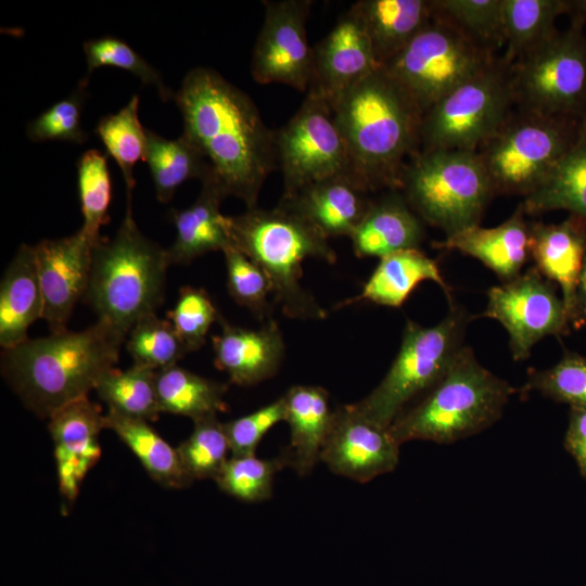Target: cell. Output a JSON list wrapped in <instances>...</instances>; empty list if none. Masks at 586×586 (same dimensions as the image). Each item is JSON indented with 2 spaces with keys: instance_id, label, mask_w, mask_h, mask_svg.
I'll return each mask as SVG.
<instances>
[{
  "instance_id": "6da1fadb",
  "label": "cell",
  "mask_w": 586,
  "mask_h": 586,
  "mask_svg": "<svg viewBox=\"0 0 586 586\" xmlns=\"http://www.w3.org/2000/svg\"><path fill=\"white\" fill-rule=\"evenodd\" d=\"M186 133L202 151L225 198L255 207L262 187L278 167L276 131L253 100L208 67H194L175 93Z\"/></svg>"
},
{
  "instance_id": "7a4b0ae2",
  "label": "cell",
  "mask_w": 586,
  "mask_h": 586,
  "mask_svg": "<svg viewBox=\"0 0 586 586\" xmlns=\"http://www.w3.org/2000/svg\"><path fill=\"white\" fill-rule=\"evenodd\" d=\"M126 339L97 320L81 331L28 339L3 349L1 372L23 404L40 418L87 397L118 361Z\"/></svg>"
},
{
  "instance_id": "3957f363",
  "label": "cell",
  "mask_w": 586,
  "mask_h": 586,
  "mask_svg": "<svg viewBox=\"0 0 586 586\" xmlns=\"http://www.w3.org/2000/svg\"><path fill=\"white\" fill-rule=\"evenodd\" d=\"M352 175L369 191L399 190L409 158L420 149L422 113L405 90L379 68L333 105Z\"/></svg>"
},
{
  "instance_id": "277c9868",
  "label": "cell",
  "mask_w": 586,
  "mask_h": 586,
  "mask_svg": "<svg viewBox=\"0 0 586 586\" xmlns=\"http://www.w3.org/2000/svg\"><path fill=\"white\" fill-rule=\"evenodd\" d=\"M231 246L253 259L268 276L275 303L293 319L322 320L327 311L302 285L303 263L315 258L334 264L336 253L307 219L278 204L227 216Z\"/></svg>"
},
{
  "instance_id": "5b68a950",
  "label": "cell",
  "mask_w": 586,
  "mask_h": 586,
  "mask_svg": "<svg viewBox=\"0 0 586 586\" xmlns=\"http://www.w3.org/2000/svg\"><path fill=\"white\" fill-rule=\"evenodd\" d=\"M170 262L167 250L148 239L138 228L132 211L113 238H101L93 246L85 301L125 339L143 317L155 314L165 297Z\"/></svg>"
},
{
  "instance_id": "8992f818",
  "label": "cell",
  "mask_w": 586,
  "mask_h": 586,
  "mask_svg": "<svg viewBox=\"0 0 586 586\" xmlns=\"http://www.w3.org/2000/svg\"><path fill=\"white\" fill-rule=\"evenodd\" d=\"M518 392L483 367L472 348L463 345L444 377L406 408L388 430L399 445L415 440L451 444L493 425Z\"/></svg>"
},
{
  "instance_id": "52a82bcc",
  "label": "cell",
  "mask_w": 586,
  "mask_h": 586,
  "mask_svg": "<svg viewBox=\"0 0 586 586\" xmlns=\"http://www.w3.org/2000/svg\"><path fill=\"white\" fill-rule=\"evenodd\" d=\"M399 191L412 211L446 237L480 225L495 196L476 153L419 150L404 167Z\"/></svg>"
},
{
  "instance_id": "ba28073f",
  "label": "cell",
  "mask_w": 586,
  "mask_h": 586,
  "mask_svg": "<svg viewBox=\"0 0 586 586\" xmlns=\"http://www.w3.org/2000/svg\"><path fill=\"white\" fill-rule=\"evenodd\" d=\"M585 118L514 106L476 150L494 194L525 198L534 192L572 148Z\"/></svg>"
},
{
  "instance_id": "9c48e42d",
  "label": "cell",
  "mask_w": 586,
  "mask_h": 586,
  "mask_svg": "<svg viewBox=\"0 0 586 586\" xmlns=\"http://www.w3.org/2000/svg\"><path fill=\"white\" fill-rule=\"evenodd\" d=\"M472 316L450 303L437 324L423 327L407 319L399 351L381 382L357 408L375 423L390 428L416 399L432 388L447 372L458 352Z\"/></svg>"
},
{
  "instance_id": "30bf717a",
  "label": "cell",
  "mask_w": 586,
  "mask_h": 586,
  "mask_svg": "<svg viewBox=\"0 0 586 586\" xmlns=\"http://www.w3.org/2000/svg\"><path fill=\"white\" fill-rule=\"evenodd\" d=\"M514 106L511 67L498 56L422 115L419 150L476 151Z\"/></svg>"
},
{
  "instance_id": "8fae6325",
  "label": "cell",
  "mask_w": 586,
  "mask_h": 586,
  "mask_svg": "<svg viewBox=\"0 0 586 586\" xmlns=\"http://www.w3.org/2000/svg\"><path fill=\"white\" fill-rule=\"evenodd\" d=\"M498 56L432 16L412 41L382 67L411 98L422 115L451 90Z\"/></svg>"
},
{
  "instance_id": "7c38bea8",
  "label": "cell",
  "mask_w": 586,
  "mask_h": 586,
  "mask_svg": "<svg viewBox=\"0 0 586 586\" xmlns=\"http://www.w3.org/2000/svg\"><path fill=\"white\" fill-rule=\"evenodd\" d=\"M570 26L511 67L517 107L546 115L586 117V36Z\"/></svg>"
},
{
  "instance_id": "4fadbf2b",
  "label": "cell",
  "mask_w": 586,
  "mask_h": 586,
  "mask_svg": "<svg viewBox=\"0 0 586 586\" xmlns=\"http://www.w3.org/2000/svg\"><path fill=\"white\" fill-rule=\"evenodd\" d=\"M283 198L332 176L352 174L347 145L332 105L308 90L297 112L276 131Z\"/></svg>"
},
{
  "instance_id": "5bb4252c",
  "label": "cell",
  "mask_w": 586,
  "mask_h": 586,
  "mask_svg": "<svg viewBox=\"0 0 586 586\" xmlns=\"http://www.w3.org/2000/svg\"><path fill=\"white\" fill-rule=\"evenodd\" d=\"M483 316L499 321L509 334L512 358L523 361L548 335H565L571 324L562 298L536 267L511 281L492 286Z\"/></svg>"
},
{
  "instance_id": "9a60e30c",
  "label": "cell",
  "mask_w": 586,
  "mask_h": 586,
  "mask_svg": "<svg viewBox=\"0 0 586 586\" xmlns=\"http://www.w3.org/2000/svg\"><path fill=\"white\" fill-rule=\"evenodd\" d=\"M263 3L265 18L252 54V76L258 84H283L307 92L314 73V50L306 36L313 1Z\"/></svg>"
},
{
  "instance_id": "2e32d148",
  "label": "cell",
  "mask_w": 586,
  "mask_h": 586,
  "mask_svg": "<svg viewBox=\"0 0 586 586\" xmlns=\"http://www.w3.org/2000/svg\"><path fill=\"white\" fill-rule=\"evenodd\" d=\"M399 446L388 428L372 421L354 403L333 410L320 460L337 475L367 483L397 467Z\"/></svg>"
},
{
  "instance_id": "e0dca14e",
  "label": "cell",
  "mask_w": 586,
  "mask_h": 586,
  "mask_svg": "<svg viewBox=\"0 0 586 586\" xmlns=\"http://www.w3.org/2000/svg\"><path fill=\"white\" fill-rule=\"evenodd\" d=\"M93 244L81 230L34 245L43 298V315L51 333L63 332L76 304L88 289Z\"/></svg>"
},
{
  "instance_id": "ac0fdd59",
  "label": "cell",
  "mask_w": 586,
  "mask_h": 586,
  "mask_svg": "<svg viewBox=\"0 0 586 586\" xmlns=\"http://www.w3.org/2000/svg\"><path fill=\"white\" fill-rule=\"evenodd\" d=\"M313 50L309 90L321 94L332 107L347 90L380 68L365 23L353 5Z\"/></svg>"
},
{
  "instance_id": "d6986e66",
  "label": "cell",
  "mask_w": 586,
  "mask_h": 586,
  "mask_svg": "<svg viewBox=\"0 0 586 586\" xmlns=\"http://www.w3.org/2000/svg\"><path fill=\"white\" fill-rule=\"evenodd\" d=\"M54 443L59 489L73 502L88 471L99 461V434L104 428L101 408L88 396L74 400L49 418Z\"/></svg>"
},
{
  "instance_id": "ffe728a7",
  "label": "cell",
  "mask_w": 586,
  "mask_h": 586,
  "mask_svg": "<svg viewBox=\"0 0 586 586\" xmlns=\"http://www.w3.org/2000/svg\"><path fill=\"white\" fill-rule=\"evenodd\" d=\"M220 333L212 337L215 366L241 386L270 379L279 370L285 353L282 332L270 318L262 328L246 329L219 315Z\"/></svg>"
},
{
  "instance_id": "44dd1931",
  "label": "cell",
  "mask_w": 586,
  "mask_h": 586,
  "mask_svg": "<svg viewBox=\"0 0 586 586\" xmlns=\"http://www.w3.org/2000/svg\"><path fill=\"white\" fill-rule=\"evenodd\" d=\"M368 194L352 174H341L282 196L280 204L303 216L327 239L349 238L373 202Z\"/></svg>"
},
{
  "instance_id": "7402d4cb",
  "label": "cell",
  "mask_w": 586,
  "mask_h": 586,
  "mask_svg": "<svg viewBox=\"0 0 586 586\" xmlns=\"http://www.w3.org/2000/svg\"><path fill=\"white\" fill-rule=\"evenodd\" d=\"M530 227V257L538 271L562 292L569 320L586 252V219L570 214L559 224L536 221Z\"/></svg>"
},
{
  "instance_id": "603a6c76",
  "label": "cell",
  "mask_w": 586,
  "mask_h": 586,
  "mask_svg": "<svg viewBox=\"0 0 586 586\" xmlns=\"http://www.w3.org/2000/svg\"><path fill=\"white\" fill-rule=\"evenodd\" d=\"M524 215L519 204L512 216L497 227L473 226L432 245L479 259L505 283L517 278L530 258V227Z\"/></svg>"
},
{
  "instance_id": "cb8c5ba5",
  "label": "cell",
  "mask_w": 586,
  "mask_h": 586,
  "mask_svg": "<svg viewBox=\"0 0 586 586\" xmlns=\"http://www.w3.org/2000/svg\"><path fill=\"white\" fill-rule=\"evenodd\" d=\"M425 235L423 221L399 190H387L373 200L366 216L349 237L359 258L379 257L419 249Z\"/></svg>"
},
{
  "instance_id": "d4e9b609",
  "label": "cell",
  "mask_w": 586,
  "mask_h": 586,
  "mask_svg": "<svg viewBox=\"0 0 586 586\" xmlns=\"http://www.w3.org/2000/svg\"><path fill=\"white\" fill-rule=\"evenodd\" d=\"M285 405V422L290 428V443L279 454L286 468L301 476L311 472L320 460L333 410L329 393L318 385H294L282 396Z\"/></svg>"
},
{
  "instance_id": "484cf974",
  "label": "cell",
  "mask_w": 586,
  "mask_h": 586,
  "mask_svg": "<svg viewBox=\"0 0 586 586\" xmlns=\"http://www.w3.org/2000/svg\"><path fill=\"white\" fill-rule=\"evenodd\" d=\"M224 199L211 175L202 181V190L193 204L171 212L176 238L167 249L170 265H187L208 252H222L231 246L227 216L220 212Z\"/></svg>"
},
{
  "instance_id": "4316f807",
  "label": "cell",
  "mask_w": 586,
  "mask_h": 586,
  "mask_svg": "<svg viewBox=\"0 0 586 586\" xmlns=\"http://www.w3.org/2000/svg\"><path fill=\"white\" fill-rule=\"evenodd\" d=\"M43 315L34 246L22 244L0 284V345L13 348L28 340V328Z\"/></svg>"
},
{
  "instance_id": "83f0119b",
  "label": "cell",
  "mask_w": 586,
  "mask_h": 586,
  "mask_svg": "<svg viewBox=\"0 0 586 586\" xmlns=\"http://www.w3.org/2000/svg\"><path fill=\"white\" fill-rule=\"evenodd\" d=\"M425 280L438 284L449 304L453 303L451 291L435 260L419 249L395 252L380 258L361 292L341 302L337 307L364 301L382 306L400 307L416 286Z\"/></svg>"
},
{
  "instance_id": "f1b7e54d",
  "label": "cell",
  "mask_w": 586,
  "mask_h": 586,
  "mask_svg": "<svg viewBox=\"0 0 586 586\" xmlns=\"http://www.w3.org/2000/svg\"><path fill=\"white\" fill-rule=\"evenodd\" d=\"M361 16L380 68L403 51L432 20L428 0H360Z\"/></svg>"
},
{
  "instance_id": "f546056e",
  "label": "cell",
  "mask_w": 586,
  "mask_h": 586,
  "mask_svg": "<svg viewBox=\"0 0 586 586\" xmlns=\"http://www.w3.org/2000/svg\"><path fill=\"white\" fill-rule=\"evenodd\" d=\"M104 428L112 430L130 448L149 475L160 485L182 488L193 482L177 448L170 446L149 421L109 409L104 415Z\"/></svg>"
},
{
  "instance_id": "4dcf8cb0",
  "label": "cell",
  "mask_w": 586,
  "mask_h": 586,
  "mask_svg": "<svg viewBox=\"0 0 586 586\" xmlns=\"http://www.w3.org/2000/svg\"><path fill=\"white\" fill-rule=\"evenodd\" d=\"M520 204L525 215L566 209L586 219V118L572 148Z\"/></svg>"
},
{
  "instance_id": "1f68e13d",
  "label": "cell",
  "mask_w": 586,
  "mask_h": 586,
  "mask_svg": "<svg viewBox=\"0 0 586 586\" xmlns=\"http://www.w3.org/2000/svg\"><path fill=\"white\" fill-rule=\"evenodd\" d=\"M144 162L150 168L155 195L161 203L170 202L183 182L190 179L203 181L213 171L202 151L186 133L169 140L146 129Z\"/></svg>"
},
{
  "instance_id": "d6a6232c",
  "label": "cell",
  "mask_w": 586,
  "mask_h": 586,
  "mask_svg": "<svg viewBox=\"0 0 586 586\" xmlns=\"http://www.w3.org/2000/svg\"><path fill=\"white\" fill-rule=\"evenodd\" d=\"M227 384L201 377L178 365L156 371L161 412L191 418L193 421L226 411Z\"/></svg>"
},
{
  "instance_id": "836d02e7",
  "label": "cell",
  "mask_w": 586,
  "mask_h": 586,
  "mask_svg": "<svg viewBox=\"0 0 586 586\" xmlns=\"http://www.w3.org/2000/svg\"><path fill=\"white\" fill-rule=\"evenodd\" d=\"M566 11V0H504V62L512 65L553 37L556 20Z\"/></svg>"
},
{
  "instance_id": "e575fe53",
  "label": "cell",
  "mask_w": 586,
  "mask_h": 586,
  "mask_svg": "<svg viewBox=\"0 0 586 586\" xmlns=\"http://www.w3.org/2000/svg\"><path fill=\"white\" fill-rule=\"evenodd\" d=\"M94 133L103 143L106 155L119 166L126 184V209H132L133 168L139 161H145L146 153V129L139 119V95L133 94L117 113L103 116Z\"/></svg>"
},
{
  "instance_id": "d590c367",
  "label": "cell",
  "mask_w": 586,
  "mask_h": 586,
  "mask_svg": "<svg viewBox=\"0 0 586 586\" xmlns=\"http://www.w3.org/2000/svg\"><path fill=\"white\" fill-rule=\"evenodd\" d=\"M430 5L432 16L450 24L482 49L496 54L505 47L504 0H431Z\"/></svg>"
},
{
  "instance_id": "8d00e7d4",
  "label": "cell",
  "mask_w": 586,
  "mask_h": 586,
  "mask_svg": "<svg viewBox=\"0 0 586 586\" xmlns=\"http://www.w3.org/2000/svg\"><path fill=\"white\" fill-rule=\"evenodd\" d=\"M98 396L114 410L127 417L153 421L161 413L156 370L132 365L126 370L111 369L95 387Z\"/></svg>"
},
{
  "instance_id": "74e56055",
  "label": "cell",
  "mask_w": 586,
  "mask_h": 586,
  "mask_svg": "<svg viewBox=\"0 0 586 586\" xmlns=\"http://www.w3.org/2000/svg\"><path fill=\"white\" fill-rule=\"evenodd\" d=\"M77 187L84 224L81 231L94 245L102 237L100 229L110 221L112 179L106 155L87 150L77 161Z\"/></svg>"
},
{
  "instance_id": "f35d334b",
  "label": "cell",
  "mask_w": 586,
  "mask_h": 586,
  "mask_svg": "<svg viewBox=\"0 0 586 586\" xmlns=\"http://www.w3.org/2000/svg\"><path fill=\"white\" fill-rule=\"evenodd\" d=\"M125 342L135 365L156 371L177 365L189 353L170 321L156 314L140 319Z\"/></svg>"
},
{
  "instance_id": "ab89813d",
  "label": "cell",
  "mask_w": 586,
  "mask_h": 586,
  "mask_svg": "<svg viewBox=\"0 0 586 586\" xmlns=\"http://www.w3.org/2000/svg\"><path fill=\"white\" fill-rule=\"evenodd\" d=\"M190 436L178 447L181 462L194 480L215 479L227 462L230 451L224 423L217 416H209L193 421Z\"/></svg>"
},
{
  "instance_id": "60d3db41",
  "label": "cell",
  "mask_w": 586,
  "mask_h": 586,
  "mask_svg": "<svg viewBox=\"0 0 586 586\" xmlns=\"http://www.w3.org/2000/svg\"><path fill=\"white\" fill-rule=\"evenodd\" d=\"M286 468L278 455L271 459L250 456H231L215 479L220 491L246 502L267 500L272 496L273 479Z\"/></svg>"
},
{
  "instance_id": "b9f144b4",
  "label": "cell",
  "mask_w": 586,
  "mask_h": 586,
  "mask_svg": "<svg viewBox=\"0 0 586 586\" xmlns=\"http://www.w3.org/2000/svg\"><path fill=\"white\" fill-rule=\"evenodd\" d=\"M533 391L552 400L565 403L571 408L586 410V357L565 352L548 369H530L526 382L519 392L525 395Z\"/></svg>"
},
{
  "instance_id": "7bdbcfd3",
  "label": "cell",
  "mask_w": 586,
  "mask_h": 586,
  "mask_svg": "<svg viewBox=\"0 0 586 586\" xmlns=\"http://www.w3.org/2000/svg\"><path fill=\"white\" fill-rule=\"evenodd\" d=\"M222 253L227 270V288L233 301L249 309L259 320L272 318L268 301L269 294H272V286L266 272L234 246H228Z\"/></svg>"
},
{
  "instance_id": "ee69618b",
  "label": "cell",
  "mask_w": 586,
  "mask_h": 586,
  "mask_svg": "<svg viewBox=\"0 0 586 586\" xmlns=\"http://www.w3.org/2000/svg\"><path fill=\"white\" fill-rule=\"evenodd\" d=\"M84 52L87 61L86 78L89 79L99 67H116L130 72L143 84L155 87L163 101L175 99V92L166 86L160 72L122 39L104 36L87 40Z\"/></svg>"
},
{
  "instance_id": "f6af8a7d",
  "label": "cell",
  "mask_w": 586,
  "mask_h": 586,
  "mask_svg": "<svg viewBox=\"0 0 586 586\" xmlns=\"http://www.w3.org/2000/svg\"><path fill=\"white\" fill-rule=\"evenodd\" d=\"M89 79L84 77L73 92L52 104L33 119L26 128L33 142L66 141L81 144L87 141L81 118Z\"/></svg>"
},
{
  "instance_id": "bcb514c9",
  "label": "cell",
  "mask_w": 586,
  "mask_h": 586,
  "mask_svg": "<svg viewBox=\"0 0 586 586\" xmlns=\"http://www.w3.org/2000/svg\"><path fill=\"white\" fill-rule=\"evenodd\" d=\"M166 315L191 353L205 344L211 326L220 314L205 290L183 286L174 308Z\"/></svg>"
},
{
  "instance_id": "7dc6e473",
  "label": "cell",
  "mask_w": 586,
  "mask_h": 586,
  "mask_svg": "<svg viewBox=\"0 0 586 586\" xmlns=\"http://www.w3.org/2000/svg\"><path fill=\"white\" fill-rule=\"evenodd\" d=\"M285 420L283 397L246 415L224 423L232 456L255 455L267 432Z\"/></svg>"
},
{
  "instance_id": "c3c4849f",
  "label": "cell",
  "mask_w": 586,
  "mask_h": 586,
  "mask_svg": "<svg viewBox=\"0 0 586 586\" xmlns=\"http://www.w3.org/2000/svg\"><path fill=\"white\" fill-rule=\"evenodd\" d=\"M564 447L575 459L581 475L586 480V410L571 408L564 436Z\"/></svg>"
},
{
  "instance_id": "681fc988",
  "label": "cell",
  "mask_w": 586,
  "mask_h": 586,
  "mask_svg": "<svg viewBox=\"0 0 586 586\" xmlns=\"http://www.w3.org/2000/svg\"><path fill=\"white\" fill-rule=\"evenodd\" d=\"M570 324L573 329L586 327V252L577 281L574 305L570 315Z\"/></svg>"
},
{
  "instance_id": "f907efd6",
  "label": "cell",
  "mask_w": 586,
  "mask_h": 586,
  "mask_svg": "<svg viewBox=\"0 0 586 586\" xmlns=\"http://www.w3.org/2000/svg\"><path fill=\"white\" fill-rule=\"evenodd\" d=\"M566 14L571 22L583 25L586 23V0H566Z\"/></svg>"
}]
</instances>
